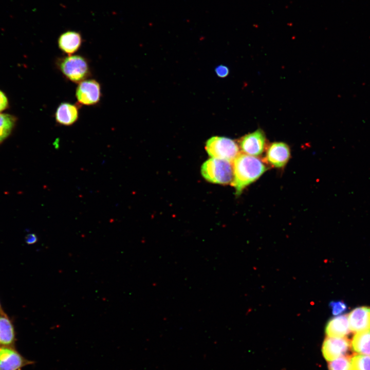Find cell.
Instances as JSON below:
<instances>
[{
    "instance_id": "6da1fadb",
    "label": "cell",
    "mask_w": 370,
    "mask_h": 370,
    "mask_svg": "<svg viewBox=\"0 0 370 370\" xmlns=\"http://www.w3.org/2000/svg\"><path fill=\"white\" fill-rule=\"evenodd\" d=\"M233 179L231 183L236 194L239 195L244 189L258 179L268 170L260 158L239 153L233 161Z\"/></svg>"
},
{
    "instance_id": "7a4b0ae2",
    "label": "cell",
    "mask_w": 370,
    "mask_h": 370,
    "mask_svg": "<svg viewBox=\"0 0 370 370\" xmlns=\"http://www.w3.org/2000/svg\"><path fill=\"white\" fill-rule=\"evenodd\" d=\"M201 172L205 179L210 182L227 184L233 181V164L227 160L211 158L202 164Z\"/></svg>"
},
{
    "instance_id": "3957f363",
    "label": "cell",
    "mask_w": 370,
    "mask_h": 370,
    "mask_svg": "<svg viewBox=\"0 0 370 370\" xmlns=\"http://www.w3.org/2000/svg\"><path fill=\"white\" fill-rule=\"evenodd\" d=\"M57 66L66 78L79 83L90 75V68L86 59L80 55H70L58 59Z\"/></svg>"
},
{
    "instance_id": "277c9868",
    "label": "cell",
    "mask_w": 370,
    "mask_h": 370,
    "mask_svg": "<svg viewBox=\"0 0 370 370\" xmlns=\"http://www.w3.org/2000/svg\"><path fill=\"white\" fill-rule=\"evenodd\" d=\"M206 150L211 158L232 162L239 153V146L235 141L225 137L214 136L207 140Z\"/></svg>"
},
{
    "instance_id": "5b68a950",
    "label": "cell",
    "mask_w": 370,
    "mask_h": 370,
    "mask_svg": "<svg viewBox=\"0 0 370 370\" xmlns=\"http://www.w3.org/2000/svg\"><path fill=\"white\" fill-rule=\"evenodd\" d=\"M101 96L100 85L94 79H86L80 82L76 91L78 102L85 105L96 104L99 102Z\"/></svg>"
},
{
    "instance_id": "8992f818",
    "label": "cell",
    "mask_w": 370,
    "mask_h": 370,
    "mask_svg": "<svg viewBox=\"0 0 370 370\" xmlns=\"http://www.w3.org/2000/svg\"><path fill=\"white\" fill-rule=\"evenodd\" d=\"M239 144L243 153L253 156H259L266 146L265 134L263 130L258 128L242 137Z\"/></svg>"
},
{
    "instance_id": "52a82bcc",
    "label": "cell",
    "mask_w": 370,
    "mask_h": 370,
    "mask_svg": "<svg viewBox=\"0 0 370 370\" xmlns=\"http://www.w3.org/2000/svg\"><path fill=\"white\" fill-rule=\"evenodd\" d=\"M349 341L346 338L327 337L322 344V354L324 358L330 362L345 356L349 349Z\"/></svg>"
},
{
    "instance_id": "ba28073f",
    "label": "cell",
    "mask_w": 370,
    "mask_h": 370,
    "mask_svg": "<svg viewBox=\"0 0 370 370\" xmlns=\"http://www.w3.org/2000/svg\"><path fill=\"white\" fill-rule=\"evenodd\" d=\"M33 363V361L24 358L11 346H0V370H18Z\"/></svg>"
},
{
    "instance_id": "9c48e42d",
    "label": "cell",
    "mask_w": 370,
    "mask_h": 370,
    "mask_svg": "<svg viewBox=\"0 0 370 370\" xmlns=\"http://www.w3.org/2000/svg\"><path fill=\"white\" fill-rule=\"evenodd\" d=\"M290 157V149L285 143L274 142L267 149L265 159L269 164L276 168H283Z\"/></svg>"
},
{
    "instance_id": "30bf717a",
    "label": "cell",
    "mask_w": 370,
    "mask_h": 370,
    "mask_svg": "<svg viewBox=\"0 0 370 370\" xmlns=\"http://www.w3.org/2000/svg\"><path fill=\"white\" fill-rule=\"evenodd\" d=\"M348 319L350 329L353 332L370 330V308L359 307L349 314Z\"/></svg>"
},
{
    "instance_id": "8fae6325",
    "label": "cell",
    "mask_w": 370,
    "mask_h": 370,
    "mask_svg": "<svg viewBox=\"0 0 370 370\" xmlns=\"http://www.w3.org/2000/svg\"><path fill=\"white\" fill-rule=\"evenodd\" d=\"M82 43L81 34L77 31L68 30L62 33L58 40L59 49L68 55L76 52Z\"/></svg>"
},
{
    "instance_id": "7c38bea8",
    "label": "cell",
    "mask_w": 370,
    "mask_h": 370,
    "mask_svg": "<svg viewBox=\"0 0 370 370\" xmlns=\"http://www.w3.org/2000/svg\"><path fill=\"white\" fill-rule=\"evenodd\" d=\"M78 106L68 102L61 103L55 113L56 122L63 125H71L78 120Z\"/></svg>"
},
{
    "instance_id": "4fadbf2b",
    "label": "cell",
    "mask_w": 370,
    "mask_h": 370,
    "mask_svg": "<svg viewBox=\"0 0 370 370\" xmlns=\"http://www.w3.org/2000/svg\"><path fill=\"white\" fill-rule=\"evenodd\" d=\"M347 315H340L330 319L325 326V333L329 337H345L350 331Z\"/></svg>"
},
{
    "instance_id": "5bb4252c",
    "label": "cell",
    "mask_w": 370,
    "mask_h": 370,
    "mask_svg": "<svg viewBox=\"0 0 370 370\" xmlns=\"http://www.w3.org/2000/svg\"><path fill=\"white\" fill-rule=\"evenodd\" d=\"M15 340L13 325L5 314H0V345L11 346Z\"/></svg>"
},
{
    "instance_id": "9a60e30c",
    "label": "cell",
    "mask_w": 370,
    "mask_h": 370,
    "mask_svg": "<svg viewBox=\"0 0 370 370\" xmlns=\"http://www.w3.org/2000/svg\"><path fill=\"white\" fill-rule=\"evenodd\" d=\"M351 347L357 353L370 356V330L357 332L352 339Z\"/></svg>"
},
{
    "instance_id": "2e32d148",
    "label": "cell",
    "mask_w": 370,
    "mask_h": 370,
    "mask_svg": "<svg viewBox=\"0 0 370 370\" xmlns=\"http://www.w3.org/2000/svg\"><path fill=\"white\" fill-rule=\"evenodd\" d=\"M15 121V118L10 115L0 114V143L10 135Z\"/></svg>"
},
{
    "instance_id": "e0dca14e",
    "label": "cell",
    "mask_w": 370,
    "mask_h": 370,
    "mask_svg": "<svg viewBox=\"0 0 370 370\" xmlns=\"http://www.w3.org/2000/svg\"><path fill=\"white\" fill-rule=\"evenodd\" d=\"M350 360L354 370H370V356L356 355Z\"/></svg>"
},
{
    "instance_id": "ac0fdd59",
    "label": "cell",
    "mask_w": 370,
    "mask_h": 370,
    "mask_svg": "<svg viewBox=\"0 0 370 370\" xmlns=\"http://www.w3.org/2000/svg\"><path fill=\"white\" fill-rule=\"evenodd\" d=\"M328 368L329 370H354L350 359L344 356L330 361Z\"/></svg>"
},
{
    "instance_id": "d6986e66",
    "label": "cell",
    "mask_w": 370,
    "mask_h": 370,
    "mask_svg": "<svg viewBox=\"0 0 370 370\" xmlns=\"http://www.w3.org/2000/svg\"><path fill=\"white\" fill-rule=\"evenodd\" d=\"M329 307L334 315H339L345 312L347 309V305L343 301H332L329 303Z\"/></svg>"
},
{
    "instance_id": "ffe728a7",
    "label": "cell",
    "mask_w": 370,
    "mask_h": 370,
    "mask_svg": "<svg viewBox=\"0 0 370 370\" xmlns=\"http://www.w3.org/2000/svg\"><path fill=\"white\" fill-rule=\"evenodd\" d=\"M215 71L218 77L220 78L226 77L229 73V68L225 65H219L217 66Z\"/></svg>"
},
{
    "instance_id": "44dd1931",
    "label": "cell",
    "mask_w": 370,
    "mask_h": 370,
    "mask_svg": "<svg viewBox=\"0 0 370 370\" xmlns=\"http://www.w3.org/2000/svg\"><path fill=\"white\" fill-rule=\"evenodd\" d=\"M8 106L7 98L5 94L0 90V112L5 109Z\"/></svg>"
},
{
    "instance_id": "7402d4cb",
    "label": "cell",
    "mask_w": 370,
    "mask_h": 370,
    "mask_svg": "<svg viewBox=\"0 0 370 370\" xmlns=\"http://www.w3.org/2000/svg\"><path fill=\"white\" fill-rule=\"evenodd\" d=\"M37 241V237L34 234H30L26 237V242L28 244H32Z\"/></svg>"
},
{
    "instance_id": "603a6c76",
    "label": "cell",
    "mask_w": 370,
    "mask_h": 370,
    "mask_svg": "<svg viewBox=\"0 0 370 370\" xmlns=\"http://www.w3.org/2000/svg\"><path fill=\"white\" fill-rule=\"evenodd\" d=\"M0 314H5L2 311V309L1 308V304H0Z\"/></svg>"
}]
</instances>
